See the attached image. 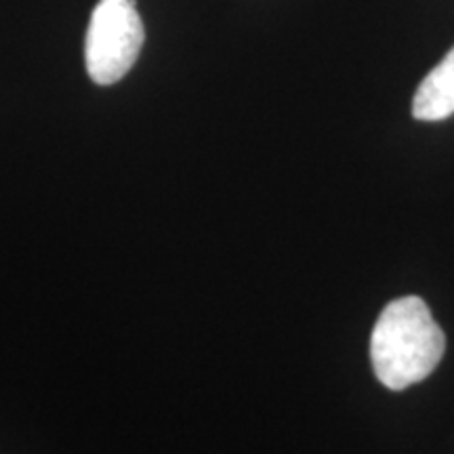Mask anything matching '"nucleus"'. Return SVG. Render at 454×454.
Masks as SVG:
<instances>
[{
    "instance_id": "obj_1",
    "label": "nucleus",
    "mask_w": 454,
    "mask_h": 454,
    "mask_svg": "<svg viewBox=\"0 0 454 454\" xmlns=\"http://www.w3.org/2000/svg\"><path fill=\"white\" fill-rule=\"evenodd\" d=\"M446 351V337L421 297L385 305L372 328L371 360L377 379L402 391L427 379Z\"/></svg>"
},
{
    "instance_id": "obj_2",
    "label": "nucleus",
    "mask_w": 454,
    "mask_h": 454,
    "mask_svg": "<svg viewBox=\"0 0 454 454\" xmlns=\"http://www.w3.org/2000/svg\"><path fill=\"white\" fill-rule=\"evenodd\" d=\"M144 21L135 0H99L90 15L84 61L90 81L101 87L118 82L144 47Z\"/></svg>"
},
{
    "instance_id": "obj_3",
    "label": "nucleus",
    "mask_w": 454,
    "mask_h": 454,
    "mask_svg": "<svg viewBox=\"0 0 454 454\" xmlns=\"http://www.w3.org/2000/svg\"><path fill=\"white\" fill-rule=\"evenodd\" d=\"M454 114V47L419 84L412 116L423 122L446 121Z\"/></svg>"
}]
</instances>
